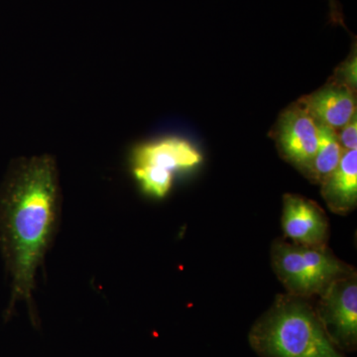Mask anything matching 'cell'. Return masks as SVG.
Listing matches in <instances>:
<instances>
[{
    "label": "cell",
    "mask_w": 357,
    "mask_h": 357,
    "mask_svg": "<svg viewBox=\"0 0 357 357\" xmlns=\"http://www.w3.org/2000/svg\"><path fill=\"white\" fill-rule=\"evenodd\" d=\"M61 211L55 157L45 153L11 160L0 184V256L10 288L6 321L24 304L32 326L39 328L37 274L57 236Z\"/></svg>",
    "instance_id": "6da1fadb"
},
{
    "label": "cell",
    "mask_w": 357,
    "mask_h": 357,
    "mask_svg": "<svg viewBox=\"0 0 357 357\" xmlns=\"http://www.w3.org/2000/svg\"><path fill=\"white\" fill-rule=\"evenodd\" d=\"M260 357H344L304 298L280 296L248 335Z\"/></svg>",
    "instance_id": "7a4b0ae2"
},
{
    "label": "cell",
    "mask_w": 357,
    "mask_h": 357,
    "mask_svg": "<svg viewBox=\"0 0 357 357\" xmlns=\"http://www.w3.org/2000/svg\"><path fill=\"white\" fill-rule=\"evenodd\" d=\"M314 310L324 330L340 351L357 347V279L356 272L333 281L321 294Z\"/></svg>",
    "instance_id": "3957f363"
},
{
    "label": "cell",
    "mask_w": 357,
    "mask_h": 357,
    "mask_svg": "<svg viewBox=\"0 0 357 357\" xmlns=\"http://www.w3.org/2000/svg\"><path fill=\"white\" fill-rule=\"evenodd\" d=\"M277 138L284 157L310 176L318 148L319 133L316 121L302 103L281 115Z\"/></svg>",
    "instance_id": "277c9868"
},
{
    "label": "cell",
    "mask_w": 357,
    "mask_h": 357,
    "mask_svg": "<svg viewBox=\"0 0 357 357\" xmlns=\"http://www.w3.org/2000/svg\"><path fill=\"white\" fill-rule=\"evenodd\" d=\"M282 227L286 236L306 248H326L328 223L325 213L314 202L296 195H285Z\"/></svg>",
    "instance_id": "5b68a950"
},
{
    "label": "cell",
    "mask_w": 357,
    "mask_h": 357,
    "mask_svg": "<svg viewBox=\"0 0 357 357\" xmlns=\"http://www.w3.org/2000/svg\"><path fill=\"white\" fill-rule=\"evenodd\" d=\"M202 155L189 141L178 137L142 143L133 150L131 166L150 167L172 174L199 165Z\"/></svg>",
    "instance_id": "8992f818"
},
{
    "label": "cell",
    "mask_w": 357,
    "mask_h": 357,
    "mask_svg": "<svg viewBox=\"0 0 357 357\" xmlns=\"http://www.w3.org/2000/svg\"><path fill=\"white\" fill-rule=\"evenodd\" d=\"M314 121L330 126L335 131L342 129L356 114L354 91L344 84H331L300 102Z\"/></svg>",
    "instance_id": "52a82bcc"
},
{
    "label": "cell",
    "mask_w": 357,
    "mask_h": 357,
    "mask_svg": "<svg viewBox=\"0 0 357 357\" xmlns=\"http://www.w3.org/2000/svg\"><path fill=\"white\" fill-rule=\"evenodd\" d=\"M321 196L337 215H347L357 204V150L345 151L340 165L321 183Z\"/></svg>",
    "instance_id": "ba28073f"
},
{
    "label": "cell",
    "mask_w": 357,
    "mask_h": 357,
    "mask_svg": "<svg viewBox=\"0 0 357 357\" xmlns=\"http://www.w3.org/2000/svg\"><path fill=\"white\" fill-rule=\"evenodd\" d=\"M272 261L275 272L290 295L306 299L318 294L300 245L278 241L272 248Z\"/></svg>",
    "instance_id": "9c48e42d"
},
{
    "label": "cell",
    "mask_w": 357,
    "mask_h": 357,
    "mask_svg": "<svg viewBox=\"0 0 357 357\" xmlns=\"http://www.w3.org/2000/svg\"><path fill=\"white\" fill-rule=\"evenodd\" d=\"M316 123L319 133L318 148L309 177L314 183L321 184L340 165L345 151L340 146L335 129L321 122L316 121Z\"/></svg>",
    "instance_id": "30bf717a"
},
{
    "label": "cell",
    "mask_w": 357,
    "mask_h": 357,
    "mask_svg": "<svg viewBox=\"0 0 357 357\" xmlns=\"http://www.w3.org/2000/svg\"><path fill=\"white\" fill-rule=\"evenodd\" d=\"M340 146L344 151L356 150L357 148V119L356 114L352 117L351 121L342 128L340 134H337Z\"/></svg>",
    "instance_id": "8fae6325"
},
{
    "label": "cell",
    "mask_w": 357,
    "mask_h": 357,
    "mask_svg": "<svg viewBox=\"0 0 357 357\" xmlns=\"http://www.w3.org/2000/svg\"><path fill=\"white\" fill-rule=\"evenodd\" d=\"M340 79L338 81L349 86L352 91H356V55L352 56L349 60L342 65L340 72Z\"/></svg>",
    "instance_id": "7c38bea8"
},
{
    "label": "cell",
    "mask_w": 357,
    "mask_h": 357,
    "mask_svg": "<svg viewBox=\"0 0 357 357\" xmlns=\"http://www.w3.org/2000/svg\"><path fill=\"white\" fill-rule=\"evenodd\" d=\"M331 9H332V16L335 21H340V13L338 10V6L335 0H330Z\"/></svg>",
    "instance_id": "4fadbf2b"
}]
</instances>
